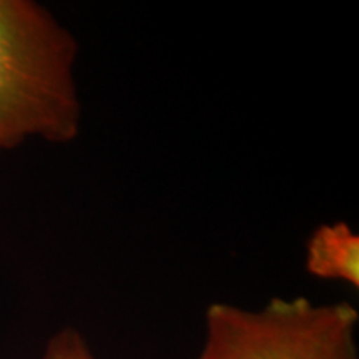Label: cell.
Returning <instances> with one entry per match:
<instances>
[{"label": "cell", "instance_id": "6da1fadb", "mask_svg": "<svg viewBox=\"0 0 359 359\" xmlns=\"http://www.w3.org/2000/svg\"><path fill=\"white\" fill-rule=\"evenodd\" d=\"M79 42L35 0H0V154L39 140L67 145L82 123Z\"/></svg>", "mask_w": 359, "mask_h": 359}, {"label": "cell", "instance_id": "7a4b0ae2", "mask_svg": "<svg viewBox=\"0 0 359 359\" xmlns=\"http://www.w3.org/2000/svg\"><path fill=\"white\" fill-rule=\"evenodd\" d=\"M358 325L346 302L271 298L258 309L213 303L196 359H359Z\"/></svg>", "mask_w": 359, "mask_h": 359}, {"label": "cell", "instance_id": "3957f363", "mask_svg": "<svg viewBox=\"0 0 359 359\" xmlns=\"http://www.w3.org/2000/svg\"><path fill=\"white\" fill-rule=\"evenodd\" d=\"M306 269L314 278L359 288V235L346 222L323 223L306 241Z\"/></svg>", "mask_w": 359, "mask_h": 359}, {"label": "cell", "instance_id": "277c9868", "mask_svg": "<svg viewBox=\"0 0 359 359\" xmlns=\"http://www.w3.org/2000/svg\"><path fill=\"white\" fill-rule=\"evenodd\" d=\"M40 359H97L75 327H64L48 339Z\"/></svg>", "mask_w": 359, "mask_h": 359}]
</instances>
